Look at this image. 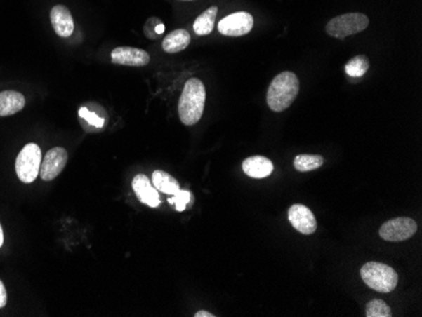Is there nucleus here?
<instances>
[{"mask_svg":"<svg viewBox=\"0 0 422 317\" xmlns=\"http://www.w3.org/2000/svg\"><path fill=\"white\" fill-rule=\"evenodd\" d=\"M206 100V90L205 85L199 79H190L185 83L183 94L180 96L178 102V115L180 121L185 126H195L202 119L204 108Z\"/></svg>","mask_w":422,"mask_h":317,"instance_id":"f257e3e1","label":"nucleus"},{"mask_svg":"<svg viewBox=\"0 0 422 317\" xmlns=\"http://www.w3.org/2000/svg\"><path fill=\"white\" fill-rule=\"evenodd\" d=\"M298 77L291 71H284L272 80L267 91V104L275 113H281L290 108L298 95Z\"/></svg>","mask_w":422,"mask_h":317,"instance_id":"f03ea898","label":"nucleus"},{"mask_svg":"<svg viewBox=\"0 0 422 317\" xmlns=\"http://www.w3.org/2000/svg\"><path fill=\"white\" fill-rule=\"evenodd\" d=\"M360 276L369 288L381 293H388L397 287V272L383 263L368 262L362 267Z\"/></svg>","mask_w":422,"mask_h":317,"instance_id":"7ed1b4c3","label":"nucleus"},{"mask_svg":"<svg viewBox=\"0 0 422 317\" xmlns=\"http://www.w3.org/2000/svg\"><path fill=\"white\" fill-rule=\"evenodd\" d=\"M369 26V18L363 13L341 14L327 25V33L330 37L344 39L357 33L363 32Z\"/></svg>","mask_w":422,"mask_h":317,"instance_id":"20e7f679","label":"nucleus"},{"mask_svg":"<svg viewBox=\"0 0 422 317\" xmlns=\"http://www.w3.org/2000/svg\"><path fill=\"white\" fill-rule=\"evenodd\" d=\"M42 162L41 148L36 143H28L23 147L15 159V172L19 180L25 184H32L39 175Z\"/></svg>","mask_w":422,"mask_h":317,"instance_id":"39448f33","label":"nucleus"},{"mask_svg":"<svg viewBox=\"0 0 422 317\" xmlns=\"http://www.w3.org/2000/svg\"><path fill=\"white\" fill-rule=\"evenodd\" d=\"M417 224L410 217H395L379 229V236L387 241H404L416 234Z\"/></svg>","mask_w":422,"mask_h":317,"instance_id":"423d86ee","label":"nucleus"},{"mask_svg":"<svg viewBox=\"0 0 422 317\" xmlns=\"http://www.w3.org/2000/svg\"><path fill=\"white\" fill-rule=\"evenodd\" d=\"M253 26H254V20L252 14L237 12L223 18L218 25V29L221 34L228 37H242L251 32Z\"/></svg>","mask_w":422,"mask_h":317,"instance_id":"0eeeda50","label":"nucleus"},{"mask_svg":"<svg viewBox=\"0 0 422 317\" xmlns=\"http://www.w3.org/2000/svg\"><path fill=\"white\" fill-rule=\"evenodd\" d=\"M69 153L62 147H55L46 153L41 162L39 175L44 181H52L63 171L67 163Z\"/></svg>","mask_w":422,"mask_h":317,"instance_id":"6e6552de","label":"nucleus"},{"mask_svg":"<svg viewBox=\"0 0 422 317\" xmlns=\"http://www.w3.org/2000/svg\"><path fill=\"white\" fill-rule=\"evenodd\" d=\"M289 220L291 225L301 234H314L317 229L315 215L312 211L301 203H295L289 210Z\"/></svg>","mask_w":422,"mask_h":317,"instance_id":"1a4fd4ad","label":"nucleus"},{"mask_svg":"<svg viewBox=\"0 0 422 317\" xmlns=\"http://www.w3.org/2000/svg\"><path fill=\"white\" fill-rule=\"evenodd\" d=\"M110 58L113 64L133 66V67H142L150 64L151 61L150 55L145 50L134 48V47H118L112 51Z\"/></svg>","mask_w":422,"mask_h":317,"instance_id":"9d476101","label":"nucleus"},{"mask_svg":"<svg viewBox=\"0 0 422 317\" xmlns=\"http://www.w3.org/2000/svg\"><path fill=\"white\" fill-rule=\"evenodd\" d=\"M51 25L53 27L57 36L62 39H69L70 36L74 33V20L69 11V8L65 6H55L51 9L50 12Z\"/></svg>","mask_w":422,"mask_h":317,"instance_id":"9b49d317","label":"nucleus"},{"mask_svg":"<svg viewBox=\"0 0 422 317\" xmlns=\"http://www.w3.org/2000/svg\"><path fill=\"white\" fill-rule=\"evenodd\" d=\"M132 186L134 194L137 195L140 203L148 205L150 208H158L159 206L161 198H159L157 189L152 186L150 178L147 177L145 175L140 173V175H137L136 177L133 178Z\"/></svg>","mask_w":422,"mask_h":317,"instance_id":"f8f14e48","label":"nucleus"},{"mask_svg":"<svg viewBox=\"0 0 422 317\" xmlns=\"http://www.w3.org/2000/svg\"><path fill=\"white\" fill-rule=\"evenodd\" d=\"M242 168L249 177L265 178L271 175L275 167L271 159L265 158L263 156H253L243 161Z\"/></svg>","mask_w":422,"mask_h":317,"instance_id":"ddd939ff","label":"nucleus"},{"mask_svg":"<svg viewBox=\"0 0 422 317\" xmlns=\"http://www.w3.org/2000/svg\"><path fill=\"white\" fill-rule=\"evenodd\" d=\"M25 105V95L18 91L6 90L0 93V116L17 114Z\"/></svg>","mask_w":422,"mask_h":317,"instance_id":"4468645a","label":"nucleus"},{"mask_svg":"<svg viewBox=\"0 0 422 317\" xmlns=\"http://www.w3.org/2000/svg\"><path fill=\"white\" fill-rule=\"evenodd\" d=\"M191 36L186 29H176L164 37L162 48L167 53H177L189 47Z\"/></svg>","mask_w":422,"mask_h":317,"instance_id":"2eb2a0df","label":"nucleus"},{"mask_svg":"<svg viewBox=\"0 0 422 317\" xmlns=\"http://www.w3.org/2000/svg\"><path fill=\"white\" fill-rule=\"evenodd\" d=\"M152 182L157 190L162 191L167 195H175L180 189V184L176 178L172 177L170 173L164 171H154L152 175Z\"/></svg>","mask_w":422,"mask_h":317,"instance_id":"dca6fc26","label":"nucleus"},{"mask_svg":"<svg viewBox=\"0 0 422 317\" xmlns=\"http://www.w3.org/2000/svg\"><path fill=\"white\" fill-rule=\"evenodd\" d=\"M218 15V7H210L196 18L194 31L197 36H206L213 32L215 20Z\"/></svg>","mask_w":422,"mask_h":317,"instance_id":"f3484780","label":"nucleus"},{"mask_svg":"<svg viewBox=\"0 0 422 317\" xmlns=\"http://www.w3.org/2000/svg\"><path fill=\"white\" fill-rule=\"evenodd\" d=\"M324 165V158L319 154H298L294 159V166L297 171L309 172L320 168Z\"/></svg>","mask_w":422,"mask_h":317,"instance_id":"a211bd4d","label":"nucleus"},{"mask_svg":"<svg viewBox=\"0 0 422 317\" xmlns=\"http://www.w3.org/2000/svg\"><path fill=\"white\" fill-rule=\"evenodd\" d=\"M369 69V60L364 55H358L345 65V72L350 77L364 76Z\"/></svg>","mask_w":422,"mask_h":317,"instance_id":"6ab92c4d","label":"nucleus"},{"mask_svg":"<svg viewBox=\"0 0 422 317\" xmlns=\"http://www.w3.org/2000/svg\"><path fill=\"white\" fill-rule=\"evenodd\" d=\"M367 317H391L392 311L390 306L382 299H372L367 304Z\"/></svg>","mask_w":422,"mask_h":317,"instance_id":"aec40b11","label":"nucleus"},{"mask_svg":"<svg viewBox=\"0 0 422 317\" xmlns=\"http://www.w3.org/2000/svg\"><path fill=\"white\" fill-rule=\"evenodd\" d=\"M164 26L158 18H151L145 26V34L148 39H156L164 33Z\"/></svg>","mask_w":422,"mask_h":317,"instance_id":"412c9836","label":"nucleus"},{"mask_svg":"<svg viewBox=\"0 0 422 317\" xmlns=\"http://www.w3.org/2000/svg\"><path fill=\"white\" fill-rule=\"evenodd\" d=\"M190 200H191V194L189 191L178 190L172 198H169V203H173L177 211H183L187 208Z\"/></svg>","mask_w":422,"mask_h":317,"instance_id":"4be33fe9","label":"nucleus"},{"mask_svg":"<svg viewBox=\"0 0 422 317\" xmlns=\"http://www.w3.org/2000/svg\"><path fill=\"white\" fill-rule=\"evenodd\" d=\"M80 116L86 119L88 123H90L91 126H94L95 128H101L104 126V121L100 119L98 115L93 113V112H88V108L80 109Z\"/></svg>","mask_w":422,"mask_h":317,"instance_id":"5701e85b","label":"nucleus"},{"mask_svg":"<svg viewBox=\"0 0 422 317\" xmlns=\"http://www.w3.org/2000/svg\"><path fill=\"white\" fill-rule=\"evenodd\" d=\"M8 301V295H6V287L4 283L0 281V309H3Z\"/></svg>","mask_w":422,"mask_h":317,"instance_id":"b1692460","label":"nucleus"},{"mask_svg":"<svg viewBox=\"0 0 422 317\" xmlns=\"http://www.w3.org/2000/svg\"><path fill=\"white\" fill-rule=\"evenodd\" d=\"M215 315L213 313H210L208 311H199V312H196L195 317H214Z\"/></svg>","mask_w":422,"mask_h":317,"instance_id":"393cba45","label":"nucleus"},{"mask_svg":"<svg viewBox=\"0 0 422 317\" xmlns=\"http://www.w3.org/2000/svg\"><path fill=\"white\" fill-rule=\"evenodd\" d=\"M4 243V234H3V228H1V224H0V248Z\"/></svg>","mask_w":422,"mask_h":317,"instance_id":"a878e982","label":"nucleus"},{"mask_svg":"<svg viewBox=\"0 0 422 317\" xmlns=\"http://www.w3.org/2000/svg\"><path fill=\"white\" fill-rule=\"evenodd\" d=\"M185 1H191V0H185Z\"/></svg>","mask_w":422,"mask_h":317,"instance_id":"bb28decb","label":"nucleus"}]
</instances>
